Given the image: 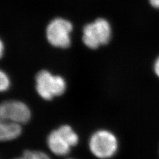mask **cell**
Masks as SVG:
<instances>
[{
	"label": "cell",
	"instance_id": "1",
	"mask_svg": "<svg viewBox=\"0 0 159 159\" xmlns=\"http://www.w3.org/2000/svg\"><path fill=\"white\" fill-rule=\"evenodd\" d=\"M111 37V27L106 19L98 18L84 27L82 41L86 47L96 49L105 45Z\"/></svg>",
	"mask_w": 159,
	"mask_h": 159
},
{
	"label": "cell",
	"instance_id": "2",
	"mask_svg": "<svg viewBox=\"0 0 159 159\" xmlns=\"http://www.w3.org/2000/svg\"><path fill=\"white\" fill-rule=\"evenodd\" d=\"M89 148L91 152L98 158H110L117 151V139L110 131L99 130L94 133L89 139Z\"/></svg>",
	"mask_w": 159,
	"mask_h": 159
},
{
	"label": "cell",
	"instance_id": "3",
	"mask_svg": "<svg viewBox=\"0 0 159 159\" xmlns=\"http://www.w3.org/2000/svg\"><path fill=\"white\" fill-rule=\"evenodd\" d=\"M35 80L37 93L46 100L61 96L66 90V84L64 79L60 76L52 75L45 70L38 72Z\"/></svg>",
	"mask_w": 159,
	"mask_h": 159
},
{
	"label": "cell",
	"instance_id": "4",
	"mask_svg": "<svg viewBox=\"0 0 159 159\" xmlns=\"http://www.w3.org/2000/svg\"><path fill=\"white\" fill-rule=\"evenodd\" d=\"M72 23L63 18H56L49 23L46 29V36L48 43L57 48H66L71 44L70 34Z\"/></svg>",
	"mask_w": 159,
	"mask_h": 159
},
{
	"label": "cell",
	"instance_id": "5",
	"mask_svg": "<svg viewBox=\"0 0 159 159\" xmlns=\"http://www.w3.org/2000/svg\"><path fill=\"white\" fill-rule=\"evenodd\" d=\"M31 117V110L22 102L6 101L3 102L0 106L1 121H10L21 125L27 123Z\"/></svg>",
	"mask_w": 159,
	"mask_h": 159
},
{
	"label": "cell",
	"instance_id": "6",
	"mask_svg": "<svg viewBox=\"0 0 159 159\" xmlns=\"http://www.w3.org/2000/svg\"><path fill=\"white\" fill-rule=\"evenodd\" d=\"M47 145L51 151L57 156L68 155L72 148L58 129L50 133L47 137Z\"/></svg>",
	"mask_w": 159,
	"mask_h": 159
},
{
	"label": "cell",
	"instance_id": "7",
	"mask_svg": "<svg viewBox=\"0 0 159 159\" xmlns=\"http://www.w3.org/2000/svg\"><path fill=\"white\" fill-rule=\"evenodd\" d=\"M22 132L21 124L10 121H2L0 125V139L2 141H11L20 136Z\"/></svg>",
	"mask_w": 159,
	"mask_h": 159
},
{
	"label": "cell",
	"instance_id": "8",
	"mask_svg": "<svg viewBox=\"0 0 159 159\" xmlns=\"http://www.w3.org/2000/svg\"><path fill=\"white\" fill-rule=\"evenodd\" d=\"M58 129L64 135V137L66 139L70 145L72 147L76 146L78 143L79 138L77 133L73 130L70 126L68 125H64L58 128Z\"/></svg>",
	"mask_w": 159,
	"mask_h": 159
},
{
	"label": "cell",
	"instance_id": "9",
	"mask_svg": "<svg viewBox=\"0 0 159 159\" xmlns=\"http://www.w3.org/2000/svg\"><path fill=\"white\" fill-rule=\"evenodd\" d=\"M25 159H51L45 152L39 151L27 150L23 154Z\"/></svg>",
	"mask_w": 159,
	"mask_h": 159
},
{
	"label": "cell",
	"instance_id": "10",
	"mask_svg": "<svg viewBox=\"0 0 159 159\" xmlns=\"http://www.w3.org/2000/svg\"><path fill=\"white\" fill-rule=\"evenodd\" d=\"M10 86V80L6 73L1 71L0 73V89L2 92L6 91Z\"/></svg>",
	"mask_w": 159,
	"mask_h": 159
},
{
	"label": "cell",
	"instance_id": "11",
	"mask_svg": "<svg viewBox=\"0 0 159 159\" xmlns=\"http://www.w3.org/2000/svg\"><path fill=\"white\" fill-rule=\"evenodd\" d=\"M154 70H155L156 75L159 78V57L156 59L155 64H154Z\"/></svg>",
	"mask_w": 159,
	"mask_h": 159
},
{
	"label": "cell",
	"instance_id": "12",
	"mask_svg": "<svg viewBox=\"0 0 159 159\" xmlns=\"http://www.w3.org/2000/svg\"><path fill=\"white\" fill-rule=\"evenodd\" d=\"M151 6L156 9H159V0H149Z\"/></svg>",
	"mask_w": 159,
	"mask_h": 159
},
{
	"label": "cell",
	"instance_id": "13",
	"mask_svg": "<svg viewBox=\"0 0 159 159\" xmlns=\"http://www.w3.org/2000/svg\"><path fill=\"white\" fill-rule=\"evenodd\" d=\"M3 43L1 42V54H3Z\"/></svg>",
	"mask_w": 159,
	"mask_h": 159
},
{
	"label": "cell",
	"instance_id": "14",
	"mask_svg": "<svg viewBox=\"0 0 159 159\" xmlns=\"http://www.w3.org/2000/svg\"><path fill=\"white\" fill-rule=\"evenodd\" d=\"M14 159H25V158L23 156H22V157H17V158H14Z\"/></svg>",
	"mask_w": 159,
	"mask_h": 159
},
{
	"label": "cell",
	"instance_id": "15",
	"mask_svg": "<svg viewBox=\"0 0 159 159\" xmlns=\"http://www.w3.org/2000/svg\"><path fill=\"white\" fill-rule=\"evenodd\" d=\"M69 159H72V158H69Z\"/></svg>",
	"mask_w": 159,
	"mask_h": 159
}]
</instances>
